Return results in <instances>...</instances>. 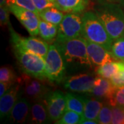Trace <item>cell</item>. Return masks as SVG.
I'll use <instances>...</instances> for the list:
<instances>
[{"label":"cell","instance_id":"1","mask_svg":"<svg viewBox=\"0 0 124 124\" xmlns=\"http://www.w3.org/2000/svg\"><path fill=\"white\" fill-rule=\"evenodd\" d=\"M94 11L113 41L124 37V10L119 4H98Z\"/></svg>","mask_w":124,"mask_h":124},{"label":"cell","instance_id":"2","mask_svg":"<svg viewBox=\"0 0 124 124\" xmlns=\"http://www.w3.org/2000/svg\"><path fill=\"white\" fill-rule=\"evenodd\" d=\"M54 44L62 54L66 67L73 66L85 68H93L87 52L86 41L83 37L64 41L55 40Z\"/></svg>","mask_w":124,"mask_h":124},{"label":"cell","instance_id":"3","mask_svg":"<svg viewBox=\"0 0 124 124\" xmlns=\"http://www.w3.org/2000/svg\"><path fill=\"white\" fill-rule=\"evenodd\" d=\"M82 35L85 39L103 46L111 50L114 41L109 35L104 26L94 12L87 11L82 15Z\"/></svg>","mask_w":124,"mask_h":124},{"label":"cell","instance_id":"4","mask_svg":"<svg viewBox=\"0 0 124 124\" xmlns=\"http://www.w3.org/2000/svg\"><path fill=\"white\" fill-rule=\"evenodd\" d=\"M13 50L22 73L39 79H48L44 58L34 53L19 48H13Z\"/></svg>","mask_w":124,"mask_h":124},{"label":"cell","instance_id":"5","mask_svg":"<svg viewBox=\"0 0 124 124\" xmlns=\"http://www.w3.org/2000/svg\"><path fill=\"white\" fill-rule=\"evenodd\" d=\"M44 81L22 73L17 81L20 86L21 96L23 95L32 102L44 101L47 94L51 92L50 88Z\"/></svg>","mask_w":124,"mask_h":124},{"label":"cell","instance_id":"6","mask_svg":"<svg viewBox=\"0 0 124 124\" xmlns=\"http://www.w3.org/2000/svg\"><path fill=\"white\" fill-rule=\"evenodd\" d=\"M46 73L50 82L60 84L66 78V64L55 45L51 44L45 58Z\"/></svg>","mask_w":124,"mask_h":124},{"label":"cell","instance_id":"7","mask_svg":"<svg viewBox=\"0 0 124 124\" xmlns=\"http://www.w3.org/2000/svg\"><path fill=\"white\" fill-rule=\"evenodd\" d=\"M9 31L10 33V41L13 48H19L37 54L45 59L49 50L48 42L44 39H40L31 36L28 37H22L13 29L9 25Z\"/></svg>","mask_w":124,"mask_h":124},{"label":"cell","instance_id":"8","mask_svg":"<svg viewBox=\"0 0 124 124\" xmlns=\"http://www.w3.org/2000/svg\"><path fill=\"white\" fill-rule=\"evenodd\" d=\"M83 30V19L79 13L66 14L58 26L57 41H64L81 37ZM54 40V41H55Z\"/></svg>","mask_w":124,"mask_h":124},{"label":"cell","instance_id":"9","mask_svg":"<svg viewBox=\"0 0 124 124\" xmlns=\"http://www.w3.org/2000/svg\"><path fill=\"white\" fill-rule=\"evenodd\" d=\"M10 13L13 14L31 36L38 35L39 32V16L28 9L11 4L8 6Z\"/></svg>","mask_w":124,"mask_h":124},{"label":"cell","instance_id":"10","mask_svg":"<svg viewBox=\"0 0 124 124\" xmlns=\"http://www.w3.org/2000/svg\"><path fill=\"white\" fill-rule=\"evenodd\" d=\"M43 101L46 106L50 121L60 119L66 111V94L59 90L50 92Z\"/></svg>","mask_w":124,"mask_h":124},{"label":"cell","instance_id":"11","mask_svg":"<svg viewBox=\"0 0 124 124\" xmlns=\"http://www.w3.org/2000/svg\"><path fill=\"white\" fill-rule=\"evenodd\" d=\"M95 78L90 73H79L65 78L64 88L72 93L89 94L94 85Z\"/></svg>","mask_w":124,"mask_h":124},{"label":"cell","instance_id":"12","mask_svg":"<svg viewBox=\"0 0 124 124\" xmlns=\"http://www.w3.org/2000/svg\"><path fill=\"white\" fill-rule=\"evenodd\" d=\"M85 41L89 59L93 68L95 70L99 67L106 63L116 61L110 51L108 50L103 46L87 39H85Z\"/></svg>","mask_w":124,"mask_h":124},{"label":"cell","instance_id":"13","mask_svg":"<svg viewBox=\"0 0 124 124\" xmlns=\"http://www.w3.org/2000/svg\"><path fill=\"white\" fill-rule=\"evenodd\" d=\"M116 89V88L112 83L110 79L97 76L95 78L93 90L88 94L108 103L113 97Z\"/></svg>","mask_w":124,"mask_h":124},{"label":"cell","instance_id":"14","mask_svg":"<svg viewBox=\"0 0 124 124\" xmlns=\"http://www.w3.org/2000/svg\"><path fill=\"white\" fill-rule=\"evenodd\" d=\"M21 97L20 86L17 82L0 98V117L1 119L8 118L13 108L18 99Z\"/></svg>","mask_w":124,"mask_h":124},{"label":"cell","instance_id":"15","mask_svg":"<svg viewBox=\"0 0 124 124\" xmlns=\"http://www.w3.org/2000/svg\"><path fill=\"white\" fill-rule=\"evenodd\" d=\"M30 100L25 97H20L13 108L8 119L12 123L24 124L26 123L30 112Z\"/></svg>","mask_w":124,"mask_h":124},{"label":"cell","instance_id":"16","mask_svg":"<svg viewBox=\"0 0 124 124\" xmlns=\"http://www.w3.org/2000/svg\"><path fill=\"white\" fill-rule=\"evenodd\" d=\"M28 121L36 124H47L50 121L47 108L43 101L32 102Z\"/></svg>","mask_w":124,"mask_h":124},{"label":"cell","instance_id":"17","mask_svg":"<svg viewBox=\"0 0 124 124\" xmlns=\"http://www.w3.org/2000/svg\"><path fill=\"white\" fill-rule=\"evenodd\" d=\"M57 8L65 13H81L88 4L85 0H55Z\"/></svg>","mask_w":124,"mask_h":124},{"label":"cell","instance_id":"18","mask_svg":"<svg viewBox=\"0 0 124 124\" xmlns=\"http://www.w3.org/2000/svg\"><path fill=\"white\" fill-rule=\"evenodd\" d=\"M103 104H104V101L94 97L86 98L84 104V110L83 114L84 119L97 121L99 112L103 106Z\"/></svg>","mask_w":124,"mask_h":124},{"label":"cell","instance_id":"19","mask_svg":"<svg viewBox=\"0 0 124 124\" xmlns=\"http://www.w3.org/2000/svg\"><path fill=\"white\" fill-rule=\"evenodd\" d=\"M124 68V62H111L106 63L95 70L98 76L110 79L112 77Z\"/></svg>","mask_w":124,"mask_h":124},{"label":"cell","instance_id":"20","mask_svg":"<svg viewBox=\"0 0 124 124\" xmlns=\"http://www.w3.org/2000/svg\"><path fill=\"white\" fill-rule=\"evenodd\" d=\"M66 97L67 103L66 110L75 111L83 115L85 101L87 97L71 93H67L66 94Z\"/></svg>","mask_w":124,"mask_h":124},{"label":"cell","instance_id":"21","mask_svg":"<svg viewBox=\"0 0 124 124\" xmlns=\"http://www.w3.org/2000/svg\"><path fill=\"white\" fill-rule=\"evenodd\" d=\"M58 34V26L47 22L44 20H40L39 32L40 37L48 43H51L57 38Z\"/></svg>","mask_w":124,"mask_h":124},{"label":"cell","instance_id":"22","mask_svg":"<svg viewBox=\"0 0 124 124\" xmlns=\"http://www.w3.org/2000/svg\"><path fill=\"white\" fill-rule=\"evenodd\" d=\"M64 14L61 10L56 7H50L45 9L39 13V17L47 22L59 26L64 17Z\"/></svg>","mask_w":124,"mask_h":124},{"label":"cell","instance_id":"23","mask_svg":"<svg viewBox=\"0 0 124 124\" xmlns=\"http://www.w3.org/2000/svg\"><path fill=\"white\" fill-rule=\"evenodd\" d=\"M84 120V116L75 111L66 110L62 117L57 121L55 124H81Z\"/></svg>","mask_w":124,"mask_h":124},{"label":"cell","instance_id":"24","mask_svg":"<svg viewBox=\"0 0 124 124\" xmlns=\"http://www.w3.org/2000/svg\"><path fill=\"white\" fill-rule=\"evenodd\" d=\"M18 77L13 68L10 66L1 67L0 69V82H7L16 84Z\"/></svg>","mask_w":124,"mask_h":124},{"label":"cell","instance_id":"25","mask_svg":"<svg viewBox=\"0 0 124 124\" xmlns=\"http://www.w3.org/2000/svg\"><path fill=\"white\" fill-rule=\"evenodd\" d=\"M110 52L116 62H124V37L114 41Z\"/></svg>","mask_w":124,"mask_h":124},{"label":"cell","instance_id":"26","mask_svg":"<svg viewBox=\"0 0 124 124\" xmlns=\"http://www.w3.org/2000/svg\"><path fill=\"white\" fill-rule=\"evenodd\" d=\"M112 117V106H111L108 103L104 102V104L101 108L98 116V124H111Z\"/></svg>","mask_w":124,"mask_h":124},{"label":"cell","instance_id":"27","mask_svg":"<svg viewBox=\"0 0 124 124\" xmlns=\"http://www.w3.org/2000/svg\"><path fill=\"white\" fill-rule=\"evenodd\" d=\"M11 4L16 5L18 6L28 9L39 15V11L35 7V5L32 0H6L7 6Z\"/></svg>","mask_w":124,"mask_h":124},{"label":"cell","instance_id":"28","mask_svg":"<svg viewBox=\"0 0 124 124\" xmlns=\"http://www.w3.org/2000/svg\"><path fill=\"white\" fill-rule=\"evenodd\" d=\"M108 103L112 107L116 106L124 107V85L116 88L113 97Z\"/></svg>","mask_w":124,"mask_h":124},{"label":"cell","instance_id":"29","mask_svg":"<svg viewBox=\"0 0 124 124\" xmlns=\"http://www.w3.org/2000/svg\"><path fill=\"white\" fill-rule=\"evenodd\" d=\"M112 124H124V107L116 106L112 107Z\"/></svg>","mask_w":124,"mask_h":124},{"label":"cell","instance_id":"30","mask_svg":"<svg viewBox=\"0 0 124 124\" xmlns=\"http://www.w3.org/2000/svg\"><path fill=\"white\" fill-rule=\"evenodd\" d=\"M9 10L8 6L7 5L0 6V22L1 26H5L10 25L9 22Z\"/></svg>","mask_w":124,"mask_h":124},{"label":"cell","instance_id":"31","mask_svg":"<svg viewBox=\"0 0 124 124\" xmlns=\"http://www.w3.org/2000/svg\"><path fill=\"white\" fill-rule=\"evenodd\" d=\"M34 4L35 5V7L39 11V13L44 10L45 9L50 8V7H56V4L50 1V0H32Z\"/></svg>","mask_w":124,"mask_h":124},{"label":"cell","instance_id":"32","mask_svg":"<svg viewBox=\"0 0 124 124\" xmlns=\"http://www.w3.org/2000/svg\"><path fill=\"white\" fill-rule=\"evenodd\" d=\"M110 81L116 88H119L120 86L124 85V68L113 77H112Z\"/></svg>","mask_w":124,"mask_h":124},{"label":"cell","instance_id":"33","mask_svg":"<svg viewBox=\"0 0 124 124\" xmlns=\"http://www.w3.org/2000/svg\"><path fill=\"white\" fill-rule=\"evenodd\" d=\"M14 85L11 83H7V82H1L0 84V96L1 97L6 93L9 89L11 88V86Z\"/></svg>","mask_w":124,"mask_h":124},{"label":"cell","instance_id":"34","mask_svg":"<svg viewBox=\"0 0 124 124\" xmlns=\"http://www.w3.org/2000/svg\"><path fill=\"white\" fill-rule=\"evenodd\" d=\"M124 0H96L98 4H121Z\"/></svg>","mask_w":124,"mask_h":124},{"label":"cell","instance_id":"35","mask_svg":"<svg viewBox=\"0 0 124 124\" xmlns=\"http://www.w3.org/2000/svg\"><path fill=\"white\" fill-rule=\"evenodd\" d=\"M81 124H98L97 121H95V120H92V119H85L82 121Z\"/></svg>","mask_w":124,"mask_h":124},{"label":"cell","instance_id":"36","mask_svg":"<svg viewBox=\"0 0 124 124\" xmlns=\"http://www.w3.org/2000/svg\"><path fill=\"white\" fill-rule=\"evenodd\" d=\"M0 5L1 6L6 5V0H0Z\"/></svg>","mask_w":124,"mask_h":124},{"label":"cell","instance_id":"37","mask_svg":"<svg viewBox=\"0 0 124 124\" xmlns=\"http://www.w3.org/2000/svg\"><path fill=\"white\" fill-rule=\"evenodd\" d=\"M121 7L123 8V9H124V1L121 4Z\"/></svg>","mask_w":124,"mask_h":124},{"label":"cell","instance_id":"38","mask_svg":"<svg viewBox=\"0 0 124 124\" xmlns=\"http://www.w3.org/2000/svg\"><path fill=\"white\" fill-rule=\"evenodd\" d=\"M50 1H53V2H54V1H55V0H50ZM54 3H55V2H54Z\"/></svg>","mask_w":124,"mask_h":124},{"label":"cell","instance_id":"39","mask_svg":"<svg viewBox=\"0 0 124 124\" xmlns=\"http://www.w3.org/2000/svg\"><path fill=\"white\" fill-rule=\"evenodd\" d=\"M85 1H89V0H85Z\"/></svg>","mask_w":124,"mask_h":124}]
</instances>
